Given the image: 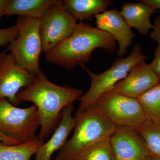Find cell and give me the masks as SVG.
<instances>
[{
  "instance_id": "cell-18",
  "label": "cell",
  "mask_w": 160,
  "mask_h": 160,
  "mask_svg": "<svg viewBox=\"0 0 160 160\" xmlns=\"http://www.w3.org/2000/svg\"><path fill=\"white\" fill-rule=\"evenodd\" d=\"M148 121L160 124V82L138 98Z\"/></svg>"
},
{
  "instance_id": "cell-27",
  "label": "cell",
  "mask_w": 160,
  "mask_h": 160,
  "mask_svg": "<svg viewBox=\"0 0 160 160\" xmlns=\"http://www.w3.org/2000/svg\"><path fill=\"white\" fill-rule=\"evenodd\" d=\"M146 160H160V159L157 158L153 157L149 155Z\"/></svg>"
},
{
  "instance_id": "cell-24",
  "label": "cell",
  "mask_w": 160,
  "mask_h": 160,
  "mask_svg": "<svg viewBox=\"0 0 160 160\" xmlns=\"http://www.w3.org/2000/svg\"><path fill=\"white\" fill-rule=\"evenodd\" d=\"M0 142L7 145H17L21 143L14 138L1 132H0Z\"/></svg>"
},
{
  "instance_id": "cell-2",
  "label": "cell",
  "mask_w": 160,
  "mask_h": 160,
  "mask_svg": "<svg viewBox=\"0 0 160 160\" xmlns=\"http://www.w3.org/2000/svg\"><path fill=\"white\" fill-rule=\"evenodd\" d=\"M115 47L116 41L109 33L80 22L70 37L46 54V59L70 70L78 64L88 62L95 49L101 48L112 52Z\"/></svg>"
},
{
  "instance_id": "cell-3",
  "label": "cell",
  "mask_w": 160,
  "mask_h": 160,
  "mask_svg": "<svg viewBox=\"0 0 160 160\" xmlns=\"http://www.w3.org/2000/svg\"><path fill=\"white\" fill-rule=\"evenodd\" d=\"M75 117L73 134L60 149L56 160H78L86 149L110 137L116 129L94 104Z\"/></svg>"
},
{
  "instance_id": "cell-16",
  "label": "cell",
  "mask_w": 160,
  "mask_h": 160,
  "mask_svg": "<svg viewBox=\"0 0 160 160\" xmlns=\"http://www.w3.org/2000/svg\"><path fill=\"white\" fill-rule=\"evenodd\" d=\"M59 0H9L5 9L7 17H18L40 19L46 9Z\"/></svg>"
},
{
  "instance_id": "cell-15",
  "label": "cell",
  "mask_w": 160,
  "mask_h": 160,
  "mask_svg": "<svg viewBox=\"0 0 160 160\" xmlns=\"http://www.w3.org/2000/svg\"><path fill=\"white\" fill-rule=\"evenodd\" d=\"M64 8L77 20L92 21L95 16L104 12L113 5L111 0H65Z\"/></svg>"
},
{
  "instance_id": "cell-17",
  "label": "cell",
  "mask_w": 160,
  "mask_h": 160,
  "mask_svg": "<svg viewBox=\"0 0 160 160\" xmlns=\"http://www.w3.org/2000/svg\"><path fill=\"white\" fill-rule=\"evenodd\" d=\"M44 142L37 137L33 139L17 144L0 142V160H30Z\"/></svg>"
},
{
  "instance_id": "cell-12",
  "label": "cell",
  "mask_w": 160,
  "mask_h": 160,
  "mask_svg": "<svg viewBox=\"0 0 160 160\" xmlns=\"http://www.w3.org/2000/svg\"><path fill=\"white\" fill-rule=\"evenodd\" d=\"M94 18L97 28L109 33L118 42V56L122 57L126 54L127 48L132 44L136 35L125 22L120 12L114 8L106 10Z\"/></svg>"
},
{
  "instance_id": "cell-19",
  "label": "cell",
  "mask_w": 160,
  "mask_h": 160,
  "mask_svg": "<svg viewBox=\"0 0 160 160\" xmlns=\"http://www.w3.org/2000/svg\"><path fill=\"white\" fill-rule=\"evenodd\" d=\"M136 131L145 141L149 155L160 159V124L147 120Z\"/></svg>"
},
{
  "instance_id": "cell-11",
  "label": "cell",
  "mask_w": 160,
  "mask_h": 160,
  "mask_svg": "<svg viewBox=\"0 0 160 160\" xmlns=\"http://www.w3.org/2000/svg\"><path fill=\"white\" fill-rule=\"evenodd\" d=\"M160 82L149 65L142 61L133 66L126 78L110 91L138 99Z\"/></svg>"
},
{
  "instance_id": "cell-8",
  "label": "cell",
  "mask_w": 160,
  "mask_h": 160,
  "mask_svg": "<svg viewBox=\"0 0 160 160\" xmlns=\"http://www.w3.org/2000/svg\"><path fill=\"white\" fill-rule=\"evenodd\" d=\"M42 50L48 53L70 37L77 20L64 8L62 1L49 6L39 19Z\"/></svg>"
},
{
  "instance_id": "cell-22",
  "label": "cell",
  "mask_w": 160,
  "mask_h": 160,
  "mask_svg": "<svg viewBox=\"0 0 160 160\" xmlns=\"http://www.w3.org/2000/svg\"><path fill=\"white\" fill-rule=\"evenodd\" d=\"M152 25L149 36L152 39L158 43V46H160V15L156 18Z\"/></svg>"
},
{
  "instance_id": "cell-10",
  "label": "cell",
  "mask_w": 160,
  "mask_h": 160,
  "mask_svg": "<svg viewBox=\"0 0 160 160\" xmlns=\"http://www.w3.org/2000/svg\"><path fill=\"white\" fill-rule=\"evenodd\" d=\"M109 140L116 160H146L149 156L145 141L135 129L117 126Z\"/></svg>"
},
{
  "instance_id": "cell-5",
  "label": "cell",
  "mask_w": 160,
  "mask_h": 160,
  "mask_svg": "<svg viewBox=\"0 0 160 160\" xmlns=\"http://www.w3.org/2000/svg\"><path fill=\"white\" fill-rule=\"evenodd\" d=\"M16 26L18 37L6 50L10 51L19 66L35 76L41 70L40 57L43 52L39 19L18 17Z\"/></svg>"
},
{
  "instance_id": "cell-20",
  "label": "cell",
  "mask_w": 160,
  "mask_h": 160,
  "mask_svg": "<svg viewBox=\"0 0 160 160\" xmlns=\"http://www.w3.org/2000/svg\"><path fill=\"white\" fill-rule=\"evenodd\" d=\"M78 160H116L109 137L101 140L86 149Z\"/></svg>"
},
{
  "instance_id": "cell-26",
  "label": "cell",
  "mask_w": 160,
  "mask_h": 160,
  "mask_svg": "<svg viewBox=\"0 0 160 160\" xmlns=\"http://www.w3.org/2000/svg\"><path fill=\"white\" fill-rule=\"evenodd\" d=\"M9 0H0V20L5 14V9Z\"/></svg>"
},
{
  "instance_id": "cell-9",
  "label": "cell",
  "mask_w": 160,
  "mask_h": 160,
  "mask_svg": "<svg viewBox=\"0 0 160 160\" xmlns=\"http://www.w3.org/2000/svg\"><path fill=\"white\" fill-rule=\"evenodd\" d=\"M35 76L19 66L11 53H0V99H7L17 106L21 102L18 93L29 86Z\"/></svg>"
},
{
  "instance_id": "cell-14",
  "label": "cell",
  "mask_w": 160,
  "mask_h": 160,
  "mask_svg": "<svg viewBox=\"0 0 160 160\" xmlns=\"http://www.w3.org/2000/svg\"><path fill=\"white\" fill-rule=\"evenodd\" d=\"M156 11L141 1L124 2L121 6L120 13L130 28H134L140 34L146 36L152 29L150 18Z\"/></svg>"
},
{
  "instance_id": "cell-6",
  "label": "cell",
  "mask_w": 160,
  "mask_h": 160,
  "mask_svg": "<svg viewBox=\"0 0 160 160\" xmlns=\"http://www.w3.org/2000/svg\"><path fill=\"white\" fill-rule=\"evenodd\" d=\"M94 104L117 127L126 126L137 130L147 121L138 99L109 91L101 96Z\"/></svg>"
},
{
  "instance_id": "cell-4",
  "label": "cell",
  "mask_w": 160,
  "mask_h": 160,
  "mask_svg": "<svg viewBox=\"0 0 160 160\" xmlns=\"http://www.w3.org/2000/svg\"><path fill=\"white\" fill-rule=\"evenodd\" d=\"M147 58L142 52L140 45L136 44L129 56L117 59L109 69L102 73L95 74L87 69L84 64H80L89 74L91 85L88 91L79 100V106L76 114H80L94 104L102 95L111 91L117 83L126 78L133 66L145 61Z\"/></svg>"
},
{
  "instance_id": "cell-25",
  "label": "cell",
  "mask_w": 160,
  "mask_h": 160,
  "mask_svg": "<svg viewBox=\"0 0 160 160\" xmlns=\"http://www.w3.org/2000/svg\"><path fill=\"white\" fill-rule=\"evenodd\" d=\"M142 2L156 11L160 9V0H142Z\"/></svg>"
},
{
  "instance_id": "cell-7",
  "label": "cell",
  "mask_w": 160,
  "mask_h": 160,
  "mask_svg": "<svg viewBox=\"0 0 160 160\" xmlns=\"http://www.w3.org/2000/svg\"><path fill=\"white\" fill-rule=\"evenodd\" d=\"M40 119L36 106L21 108L6 98L0 99V132L21 143L37 137Z\"/></svg>"
},
{
  "instance_id": "cell-21",
  "label": "cell",
  "mask_w": 160,
  "mask_h": 160,
  "mask_svg": "<svg viewBox=\"0 0 160 160\" xmlns=\"http://www.w3.org/2000/svg\"><path fill=\"white\" fill-rule=\"evenodd\" d=\"M18 34V31L16 25L9 28L0 29V47L11 42L16 38Z\"/></svg>"
},
{
  "instance_id": "cell-1",
  "label": "cell",
  "mask_w": 160,
  "mask_h": 160,
  "mask_svg": "<svg viewBox=\"0 0 160 160\" xmlns=\"http://www.w3.org/2000/svg\"><path fill=\"white\" fill-rule=\"evenodd\" d=\"M83 91L77 88L62 86L51 82L40 70L32 83L18 94L21 101L33 103L40 119L38 138L44 141L59 124L64 108L82 96Z\"/></svg>"
},
{
  "instance_id": "cell-13",
  "label": "cell",
  "mask_w": 160,
  "mask_h": 160,
  "mask_svg": "<svg viewBox=\"0 0 160 160\" xmlns=\"http://www.w3.org/2000/svg\"><path fill=\"white\" fill-rule=\"evenodd\" d=\"M73 103L63 109L59 124L48 142L43 143L38 149L34 160H50L55 152L60 150L67 142V138L74 129L76 118L72 116Z\"/></svg>"
},
{
  "instance_id": "cell-23",
  "label": "cell",
  "mask_w": 160,
  "mask_h": 160,
  "mask_svg": "<svg viewBox=\"0 0 160 160\" xmlns=\"http://www.w3.org/2000/svg\"><path fill=\"white\" fill-rule=\"evenodd\" d=\"M149 66L160 81V46H158L156 49L154 58Z\"/></svg>"
}]
</instances>
